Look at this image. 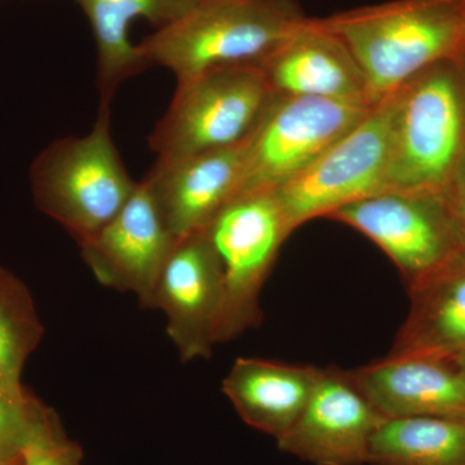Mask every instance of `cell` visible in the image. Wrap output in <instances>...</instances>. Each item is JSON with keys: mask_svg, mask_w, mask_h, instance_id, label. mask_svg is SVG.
<instances>
[{"mask_svg": "<svg viewBox=\"0 0 465 465\" xmlns=\"http://www.w3.org/2000/svg\"><path fill=\"white\" fill-rule=\"evenodd\" d=\"M320 20L348 45L379 104L427 67L457 57L465 0H391Z\"/></svg>", "mask_w": 465, "mask_h": 465, "instance_id": "6da1fadb", "label": "cell"}, {"mask_svg": "<svg viewBox=\"0 0 465 465\" xmlns=\"http://www.w3.org/2000/svg\"><path fill=\"white\" fill-rule=\"evenodd\" d=\"M296 0H203L137 45L177 81L224 67L262 66L307 20Z\"/></svg>", "mask_w": 465, "mask_h": 465, "instance_id": "7a4b0ae2", "label": "cell"}, {"mask_svg": "<svg viewBox=\"0 0 465 465\" xmlns=\"http://www.w3.org/2000/svg\"><path fill=\"white\" fill-rule=\"evenodd\" d=\"M387 100L388 189L442 193L465 152V85L457 65L434 64Z\"/></svg>", "mask_w": 465, "mask_h": 465, "instance_id": "3957f363", "label": "cell"}, {"mask_svg": "<svg viewBox=\"0 0 465 465\" xmlns=\"http://www.w3.org/2000/svg\"><path fill=\"white\" fill-rule=\"evenodd\" d=\"M110 106H100L84 136L51 143L29 171L36 207L82 243L124 208L137 183L128 173L113 142Z\"/></svg>", "mask_w": 465, "mask_h": 465, "instance_id": "277c9868", "label": "cell"}, {"mask_svg": "<svg viewBox=\"0 0 465 465\" xmlns=\"http://www.w3.org/2000/svg\"><path fill=\"white\" fill-rule=\"evenodd\" d=\"M274 92L259 66L224 67L177 81L149 136L158 162H173L246 142Z\"/></svg>", "mask_w": 465, "mask_h": 465, "instance_id": "5b68a950", "label": "cell"}, {"mask_svg": "<svg viewBox=\"0 0 465 465\" xmlns=\"http://www.w3.org/2000/svg\"><path fill=\"white\" fill-rule=\"evenodd\" d=\"M223 265L225 296L217 344L238 338L262 321L260 293L291 232L274 192L234 198L207 226Z\"/></svg>", "mask_w": 465, "mask_h": 465, "instance_id": "8992f818", "label": "cell"}, {"mask_svg": "<svg viewBox=\"0 0 465 465\" xmlns=\"http://www.w3.org/2000/svg\"><path fill=\"white\" fill-rule=\"evenodd\" d=\"M374 106L274 94L247 140L237 197L277 191L313 163Z\"/></svg>", "mask_w": 465, "mask_h": 465, "instance_id": "52a82bcc", "label": "cell"}, {"mask_svg": "<svg viewBox=\"0 0 465 465\" xmlns=\"http://www.w3.org/2000/svg\"><path fill=\"white\" fill-rule=\"evenodd\" d=\"M390 106L384 99L302 173L273 191L291 232L388 189Z\"/></svg>", "mask_w": 465, "mask_h": 465, "instance_id": "ba28073f", "label": "cell"}, {"mask_svg": "<svg viewBox=\"0 0 465 465\" xmlns=\"http://www.w3.org/2000/svg\"><path fill=\"white\" fill-rule=\"evenodd\" d=\"M374 242L411 286L461 252L442 193L387 189L327 217Z\"/></svg>", "mask_w": 465, "mask_h": 465, "instance_id": "9c48e42d", "label": "cell"}, {"mask_svg": "<svg viewBox=\"0 0 465 465\" xmlns=\"http://www.w3.org/2000/svg\"><path fill=\"white\" fill-rule=\"evenodd\" d=\"M223 265L206 229L174 243L149 309L167 317V333L183 362L208 358L217 344L224 308Z\"/></svg>", "mask_w": 465, "mask_h": 465, "instance_id": "30bf717a", "label": "cell"}, {"mask_svg": "<svg viewBox=\"0 0 465 465\" xmlns=\"http://www.w3.org/2000/svg\"><path fill=\"white\" fill-rule=\"evenodd\" d=\"M176 241L143 179L124 208L96 234L79 243V249L101 284L134 293L140 305L149 309Z\"/></svg>", "mask_w": 465, "mask_h": 465, "instance_id": "8fae6325", "label": "cell"}, {"mask_svg": "<svg viewBox=\"0 0 465 465\" xmlns=\"http://www.w3.org/2000/svg\"><path fill=\"white\" fill-rule=\"evenodd\" d=\"M384 420L344 370L327 367L298 420L277 440L278 448L314 465L366 464Z\"/></svg>", "mask_w": 465, "mask_h": 465, "instance_id": "7c38bea8", "label": "cell"}, {"mask_svg": "<svg viewBox=\"0 0 465 465\" xmlns=\"http://www.w3.org/2000/svg\"><path fill=\"white\" fill-rule=\"evenodd\" d=\"M260 67L274 94L376 105L356 57L320 18L308 17Z\"/></svg>", "mask_w": 465, "mask_h": 465, "instance_id": "4fadbf2b", "label": "cell"}, {"mask_svg": "<svg viewBox=\"0 0 465 465\" xmlns=\"http://www.w3.org/2000/svg\"><path fill=\"white\" fill-rule=\"evenodd\" d=\"M345 372L385 419L465 421V375L454 361L388 354Z\"/></svg>", "mask_w": 465, "mask_h": 465, "instance_id": "5bb4252c", "label": "cell"}, {"mask_svg": "<svg viewBox=\"0 0 465 465\" xmlns=\"http://www.w3.org/2000/svg\"><path fill=\"white\" fill-rule=\"evenodd\" d=\"M247 140L179 161H157L143 176L176 240L204 231L237 197Z\"/></svg>", "mask_w": 465, "mask_h": 465, "instance_id": "9a60e30c", "label": "cell"}, {"mask_svg": "<svg viewBox=\"0 0 465 465\" xmlns=\"http://www.w3.org/2000/svg\"><path fill=\"white\" fill-rule=\"evenodd\" d=\"M410 311L391 356L455 360L465 353V252L407 287Z\"/></svg>", "mask_w": 465, "mask_h": 465, "instance_id": "2e32d148", "label": "cell"}, {"mask_svg": "<svg viewBox=\"0 0 465 465\" xmlns=\"http://www.w3.org/2000/svg\"><path fill=\"white\" fill-rule=\"evenodd\" d=\"M322 369L241 357L223 381V391L242 420L280 440L307 406Z\"/></svg>", "mask_w": 465, "mask_h": 465, "instance_id": "e0dca14e", "label": "cell"}, {"mask_svg": "<svg viewBox=\"0 0 465 465\" xmlns=\"http://www.w3.org/2000/svg\"><path fill=\"white\" fill-rule=\"evenodd\" d=\"M84 12L97 45L100 106H110L119 85L150 67L128 30L136 20L158 29L182 20L203 0H75Z\"/></svg>", "mask_w": 465, "mask_h": 465, "instance_id": "ac0fdd59", "label": "cell"}, {"mask_svg": "<svg viewBox=\"0 0 465 465\" xmlns=\"http://www.w3.org/2000/svg\"><path fill=\"white\" fill-rule=\"evenodd\" d=\"M372 465H465V421L385 419L370 443Z\"/></svg>", "mask_w": 465, "mask_h": 465, "instance_id": "d6986e66", "label": "cell"}, {"mask_svg": "<svg viewBox=\"0 0 465 465\" xmlns=\"http://www.w3.org/2000/svg\"><path fill=\"white\" fill-rule=\"evenodd\" d=\"M41 320L26 284L0 268V394L16 401L33 396L21 382L24 365L42 341Z\"/></svg>", "mask_w": 465, "mask_h": 465, "instance_id": "ffe728a7", "label": "cell"}, {"mask_svg": "<svg viewBox=\"0 0 465 465\" xmlns=\"http://www.w3.org/2000/svg\"><path fill=\"white\" fill-rule=\"evenodd\" d=\"M52 409L35 396L16 401L0 394V459L21 458V452Z\"/></svg>", "mask_w": 465, "mask_h": 465, "instance_id": "44dd1931", "label": "cell"}, {"mask_svg": "<svg viewBox=\"0 0 465 465\" xmlns=\"http://www.w3.org/2000/svg\"><path fill=\"white\" fill-rule=\"evenodd\" d=\"M81 446L69 440L51 410L21 452L23 465H82Z\"/></svg>", "mask_w": 465, "mask_h": 465, "instance_id": "7402d4cb", "label": "cell"}, {"mask_svg": "<svg viewBox=\"0 0 465 465\" xmlns=\"http://www.w3.org/2000/svg\"><path fill=\"white\" fill-rule=\"evenodd\" d=\"M442 197L457 232L461 252H465V152L443 188Z\"/></svg>", "mask_w": 465, "mask_h": 465, "instance_id": "603a6c76", "label": "cell"}, {"mask_svg": "<svg viewBox=\"0 0 465 465\" xmlns=\"http://www.w3.org/2000/svg\"><path fill=\"white\" fill-rule=\"evenodd\" d=\"M452 61H454L455 65H457L459 74H460L461 79H463V84L465 85V35L463 42H461L460 48H459L457 57Z\"/></svg>", "mask_w": 465, "mask_h": 465, "instance_id": "cb8c5ba5", "label": "cell"}, {"mask_svg": "<svg viewBox=\"0 0 465 465\" xmlns=\"http://www.w3.org/2000/svg\"><path fill=\"white\" fill-rule=\"evenodd\" d=\"M451 361H454L455 365H457L459 369H460V371L465 375V353Z\"/></svg>", "mask_w": 465, "mask_h": 465, "instance_id": "d4e9b609", "label": "cell"}, {"mask_svg": "<svg viewBox=\"0 0 465 465\" xmlns=\"http://www.w3.org/2000/svg\"><path fill=\"white\" fill-rule=\"evenodd\" d=\"M0 465H23V460H21V458L12 459V460H5V459H0Z\"/></svg>", "mask_w": 465, "mask_h": 465, "instance_id": "484cf974", "label": "cell"}]
</instances>
